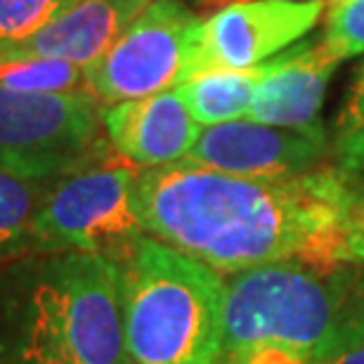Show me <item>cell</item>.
Masks as SVG:
<instances>
[{"label":"cell","mask_w":364,"mask_h":364,"mask_svg":"<svg viewBox=\"0 0 364 364\" xmlns=\"http://www.w3.org/2000/svg\"><path fill=\"white\" fill-rule=\"evenodd\" d=\"M348 182L336 168L263 180L178 161L137 176L144 232L218 272L301 260L333 270Z\"/></svg>","instance_id":"cell-1"},{"label":"cell","mask_w":364,"mask_h":364,"mask_svg":"<svg viewBox=\"0 0 364 364\" xmlns=\"http://www.w3.org/2000/svg\"><path fill=\"white\" fill-rule=\"evenodd\" d=\"M0 364H133L119 263L62 251L3 265Z\"/></svg>","instance_id":"cell-2"},{"label":"cell","mask_w":364,"mask_h":364,"mask_svg":"<svg viewBox=\"0 0 364 364\" xmlns=\"http://www.w3.org/2000/svg\"><path fill=\"white\" fill-rule=\"evenodd\" d=\"M126 348L133 364H220L225 279L154 237L116 260Z\"/></svg>","instance_id":"cell-3"},{"label":"cell","mask_w":364,"mask_h":364,"mask_svg":"<svg viewBox=\"0 0 364 364\" xmlns=\"http://www.w3.org/2000/svg\"><path fill=\"white\" fill-rule=\"evenodd\" d=\"M225 287L223 358L274 353L308 364L364 333V303L301 260L251 267Z\"/></svg>","instance_id":"cell-4"},{"label":"cell","mask_w":364,"mask_h":364,"mask_svg":"<svg viewBox=\"0 0 364 364\" xmlns=\"http://www.w3.org/2000/svg\"><path fill=\"white\" fill-rule=\"evenodd\" d=\"M135 166H85L43 196L31 225V253L81 251L119 260L144 235Z\"/></svg>","instance_id":"cell-5"},{"label":"cell","mask_w":364,"mask_h":364,"mask_svg":"<svg viewBox=\"0 0 364 364\" xmlns=\"http://www.w3.org/2000/svg\"><path fill=\"white\" fill-rule=\"evenodd\" d=\"M102 112L90 92H17L0 88V168L31 182L90 164Z\"/></svg>","instance_id":"cell-6"},{"label":"cell","mask_w":364,"mask_h":364,"mask_svg":"<svg viewBox=\"0 0 364 364\" xmlns=\"http://www.w3.org/2000/svg\"><path fill=\"white\" fill-rule=\"evenodd\" d=\"M199 17L180 0H151L114 46L85 67L88 92L102 105L178 88Z\"/></svg>","instance_id":"cell-7"},{"label":"cell","mask_w":364,"mask_h":364,"mask_svg":"<svg viewBox=\"0 0 364 364\" xmlns=\"http://www.w3.org/2000/svg\"><path fill=\"white\" fill-rule=\"evenodd\" d=\"M326 0H242L199 19L185 78L213 69H251L267 62L317 24Z\"/></svg>","instance_id":"cell-8"},{"label":"cell","mask_w":364,"mask_h":364,"mask_svg":"<svg viewBox=\"0 0 364 364\" xmlns=\"http://www.w3.org/2000/svg\"><path fill=\"white\" fill-rule=\"evenodd\" d=\"M326 149L322 121L308 128H277L239 119L201 128L182 161L235 178L282 180L322 168Z\"/></svg>","instance_id":"cell-9"},{"label":"cell","mask_w":364,"mask_h":364,"mask_svg":"<svg viewBox=\"0 0 364 364\" xmlns=\"http://www.w3.org/2000/svg\"><path fill=\"white\" fill-rule=\"evenodd\" d=\"M102 128L112 147L144 171L182 161L201 133L176 88L105 107Z\"/></svg>","instance_id":"cell-10"},{"label":"cell","mask_w":364,"mask_h":364,"mask_svg":"<svg viewBox=\"0 0 364 364\" xmlns=\"http://www.w3.org/2000/svg\"><path fill=\"white\" fill-rule=\"evenodd\" d=\"M341 60L324 43H303L267 64L253 92L249 119L277 128H308L319 123L326 83Z\"/></svg>","instance_id":"cell-11"},{"label":"cell","mask_w":364,"mask_h":364,"mask_svg":"<svg viewBox=\"0 0 364 364\" xmlns=\"http://www.w3.org/2000/svg\"><path fill=\"white\" fill-rule=\"evenodd\" d=\"M149 3L151 0H76L38 33L5 50L0 62L50 57L85 69L114 46Z\"/></svg>","instance_id":"cell-12"},{"label":"cell","mask_w":364,"mask_h":364,"mask_svg":"<svg viewBox=\"0 0 364 364\" xmlns=\"http://www.w3.org/2000/svg\"><path fill=\"white\" fill-rule=\"evenodd\" d=\"M263 62L251 69H213L203 71L178 85V95L187 112L201 128L230 123L249 116L253 92L267 74Z\"/></svg>","instance_id":"cell-13"},{"label":"cell","mask_w":364,"mask_h":364,"mask_svg":"<svg viewBox=\"0 0 364 364\" xmlns=\"http://www.w3.org/2000/svg\"><path fill=\"white\" fill-rule=\"evenodd\" d=\"M43 196L41 182L0 168V267L31 253V225Z\"/></svg>","instance_id":"cell-14"},{"label":"cell","mask_w":364,"mask_h":364,"mask_svg":"<svg viewBox=\"0 0 364 364\" xmlns=\"http://www.w3.org/2000/svg\"><path fill=\"white\" fill-rule=\"evenodd\" d=\"M0 88L17 92H88L85 69L64 60L33 57V60L0 62Z\"/></svg>","instance_id":"cell-15"},{"label":"cell","mask_w":364,"mask_h":364,"mask_svg":"<svg viewBox=\"0 0 364 364\" xmlns=\"http://www.w3.org/2000/svg\"><path fill=\"white\" fill-rule=\"evenodd\" d=\"M333 159V168L348 182H360L364 178V62L355 69L350 90L338 112Z\"/></svg>","instance_id":"cell-16"},{"label":"cell","mask_w":364,"mask_h":364,"mask_svg":"<svg viewBox=\"0 0 364 364\" xmlns=\"http://www.w3.org/2000/svg\"><path fill=\"white\" fill-rule=\"evenodd\" d=\"M76 0H0V55L64 14Z\"/></svg>","instance_id":"cell-17"},{"label":"cell","mask_w":364,"mask_h":364,"mask_svg":"<svg viewBox=\"0 0 364 364\" xmlns=\"http://www.w3.org/2000/svg\"><path fill=\"white\" fill-rule=\"evenodd\" d=\"M324 48L338 60L364 53V0H326Z\"/></svg>","instance_id":"cell-18"},{"label":"cell","mask_w":364,"mask_h":364,"mask_svg":"<svg viewBox=\"0 0 364 364\" xmlns=\"http://www.w3.org/2000/svg\"><path fill=\"white\" fill-rule=\"evenodd\" d=\"M341 265H364V182H350L341 220Z\"/></svg>","instance_id":"cell-19"},{"label":"cell","mask_w":364,"mask_h":364,"mask_svg":"<svg viewBox=\"0 0 364 364\" xmlns=\"http://www.w3.org/2000/svg\"><path fill=\"white\" fill-rule=\"evenodd\" d=\"M308 364H364V333L350 341L348 346L338 348V350L324 355L319 360H312Z\"/></svg>","instance_id":"cell-20"}]
</instances>
